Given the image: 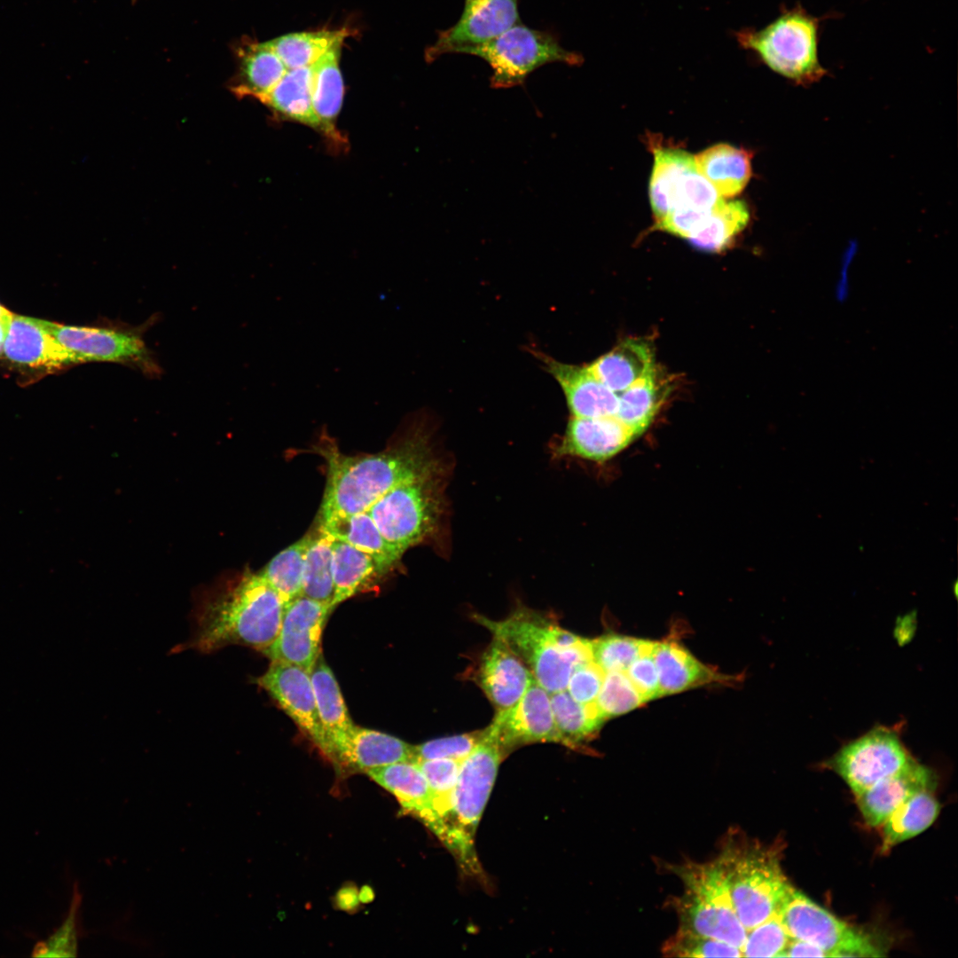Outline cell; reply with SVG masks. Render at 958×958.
Here are the masks:
<instances>
[{
  "label": "cell",
  "instance_id": "obj_22",
  "mask_svg": "<svg viewBox=\"0 0 958 958\" xmlns=\"http://www.w3.org/2000/svg\"><path fill=\"white\" fill-rule=\"evenodd\" d=\"M5 357L31 367L58 368L77 364L75 357L32 318L13 315L4 344Z\"/></svg>",
  "mask_w": 958,
  "mask_h": 958
},
{
  "label": "cell",
  "instance_id": "obj_10",
  "mask_svg": "<svg viewBox=\"0 0 958 958\" xmlns=\"http://www.w3.org/2000/svg\"><path fill=\"white\" fill-rule=\"evenodd\" d=\"M32 320L69 350L77 363H117L150 375L160 371L141 333L135 328L74 326L37 318Z\"/></svg>",
  "mask_w": 958,
  "mask_h": 958
},
{
  "label": "cell",
  "instance_id": "obj_12",
  "mask_svg": "<svg viewBox=\"0 0 958 958\" xmlns=\"http://www.w3.org/2000/svg\"><path fill=\"white\" fill-rule=\"evenodd\" d=\"M485 729L505 754L530 743L562 744L554 719L550 694L533 678L522 697L512 706L498 711Z\"/></svg>",
  "mask_w": 958,
  "mask_h": 958
},
{
  "label": "cell",
  "instance_id": "obj_34",
  "mask_svg": "<svg viewBox=\"0 0 958 958\" xmlns=\"http://www.w3.org/2000/svg\"><path fill=\"white\" fill-rule=\"evenodd\" d=\"M939 811L934 789L922 790L907 798L882 824L881 852H886L923 832L934 822Z\"/></svg>",
  "mask_w": 958,
  "mask_h": 958
},
{
  "label": "cell",
  "instance_id": "obj_27",
  "mask_svg": "<svg viewBox=\"0 0 958 958\" xmlns=\"http://www.w3.org/2000/svg\"><path fill=\"white\" fill-rule=\"evenodd\" d=\"M239 68L231 84L238 98L260 100L288 70L269 42H246L237 49Z\"/></svg>",
  "mask_w": 958,
  "mask_h": 958
},
{
  "label": "cell",
  "instance_id": "obj_43",
  "mask_svg": "<svg viewBox=\"0 0 958 958\" xmlns=\"http://www.w3.org/2000/svg\"><path fill=\"white\" fill-rule=\"evenodd\" d=\"M662 952L670 957H742L738 946L680 928L665 941Z\"/></svg>",
  "mask_w": 958,
  "mask_h": 958
},
{
  "label": "cell",
  "instance_id": "obj_7",
  "mask_svg": "<svg viewBox=\"0 0 958 958\" xmlns=\"http://www.w3.org/2000/svg\"><path fill=\"white\" fill-rule=\"evenodd\" d=\"M682 883L673 899L679 928L711 937L741 948L747 930L741 923L729 892L725 868L718 855L709 861L685 860L671 866Z\"/></svg>",
  "mask_w": 958,
  "mask_h": 958
},
{
  "label": "cell",
  "instance_id": "obj_15",
  "mask_svg": "<svg viewBox=\"0 0 958 958\" xmlns=\"http://www.w3.org/2000/svg\"><path fill=\"white\" fill-rule=\"evenodd\" d=\"M256 683L278 702L326 757L331 758V747L318 714L310 672L294 664L271 661Z\"/></svg>",
  "mask_w": 958,
  "mask_h": 958
},
{
  "label": "cell",
  "instance_id": "obj_40",
  "mask_svg": "<svg viewBox=\"0 0 958 958\" xmlns=\"http://www.w3.org/2000/svg\"><path fill=\"white\" fill-rule=\"evenodd\" d=\"M310 534L276 554L261 573L278 592L284 606L302 595V578Z\"/></svg>",
  "mask_w": 958,
  "mask_h": 958
},
{
  "label": "cell",
  "instance_id": "obj_46",
  "mask_svg": "<svg viewBox=\"0 0 958 958\" xmlns=\"http://www.w3.org/2000/svg\"><path fill=\"white\" fill-rule=\"evenodd\" d=\"M790 940L778 914L747 931L742 947L746 957H781Z\"/></svg>",
  "mask_w": 958,
  "mask_h": 958
},
{
  "label": "cell",
  "instance_id": "obj_51",
  "mask_svg": "<svg viewBox=\"0 0 958 958\" xmlns=\"http://www.w3.org/2000/svg\"><path fill=\"white\" fill-rule=\"evenodd\" d=\"M781 957H828L820 946L800 939L791 938Z\"/></svg>",
  "mask_w": 958,
  "mask_h": 958
},
{
  "label": "cell",
  "instance_id": "obj_2",
  "mask_svg": "<svg viewBox=\"0 0 958 958\" xmlns=\"http://www.w3.org/2000/svg\"><path fill=\"white\" fill-rule=\"evenodd\" d=\"M283 612L282 599L261 573L224 576L198 595L192 637L180 648L210 653L242 645L263 653L279 634Z\"/></svg>",
  "mask_w": 958,
  "mask_h": 958
},
{
  "label": "cell",
  "instance_id": "obj_8",
  "mask_svg": "<svg viewBox=\"0 0 958 958\" xmlns=\"http://www.w3.org/2000/svg\"><path fill=\"white\" fill-rule=\"evenodd\" d=\"M463 53L479 57L490 65L491 84L495 88L519 85L546 64L561 62L576 66L582 62L581 55L563 48L553 34L530 28L522 22Z\"/></svg>",
  "mask_w": 958,
  "mask_h": 958
},
{
  "label": "cell",
  "instance_id": "obj_26",
  "mask_svg": "<svg viewBox=\"0 0 958 958\" xmlns=\"http://www.w3.org/2000/svg\"><path fill=\"white\" fill-rule=\"evenodd\" d=\"M310 676L318 714L331 747V759L335 762L355 725L349 715L338 682L321 655Z\"/></svg>",
  "mask_w": 958,
  "mask_h": 958
},
{
  "label": "cell",
  "instance_id": "obj_21",
  "mask_svg": "<svg viewBox=\"0 0 958 958\" xmlns=\"http://www.w3.org/2000/svg\"><path fill=\"white\" fill-rule=\"evenodd\" d=\"M935 788L934 773L913 758L901 770L857 796L856 800L866 823L870 827H880L907 798Z\"/></svg>",
  "mask_w": 958,
  "mask_h": 958
},
{
  "label": "cell",
  "instance_id": "obj_41",
  "mask_svg": "<svg viewBox=\"0 0 958 958\" xmlns=\"http://www.w3.org/2000/svg\"><path fill=\"white\" fill-rule=\"evenodd\" d=\"M655 641L608 633L591 640L593 661L605 672H625L630 664Z\"/></svg>",
  "mask_w": 958,
  "mask_h": 958
},
{
  "label": "cell",
  "instance_id": "obj_48",
  "mask_svg": "<svg viewBox=\"0 0 958 958\" xmlns=\"http://www.w3.org/2000/svg\"><path fill=\"white\" fill-rule=\"evenodd\" d=\"M605 671L593 660L577 664L572 671L566 690L577 702L583 704L595 703Z\"/></svg>",
  "mask_w": 958,
  "mask_h": 958
},
{
  "label": "cell",
  "instance_id": "obj_20",
  "mask_svg": "<svg viewBox=\"0 0 958 958\" xmlns=\"http://www.w3.org/2000/svg\"><path fill=\"white\" fill-rule=\"evenodd\" d=\"M532 678L522 661L495 637L483 651L475 671L477 684L498 711L514 704Z\"/></svg>",
  "mask_w": 958,
  "mask_h": 958
},
{
  "label": "cell",
  "instance_id": "obj_36",
  "mask_svg": "<svg viewBox=\"0 0 958 958\" xmlns=\"http://www.w3.org/2000/svg\"><path fill=\"white\" fill-rule=\"evenodd\" d=\"M655 368L618 393L616 417L638 436L651 424L665 397Z\"/></svg>",
  "mask_w": 958,
  "mask_h": 958
},
{
  "label": "cell",
  "instance_id": "obj_11",
  "mask_svg": "<svg viewBox=\"0 0 958 958\" xmlns=\"http://www.w3.org/2000/svg\"><path fill=\"white\" fill-rule=\"evenodd\" d=\"M912 759L894 729L878 726L844 746L828 760V766L857 797Z\"/></svg>",
  "mask_w": 958,
  "mask_h": 958
},
{
  "label": "cell",
  "instance_id": "obj_18",
  "mask_svg": "<svg viewBox=\"0 0 958 958\" xmlns=\"http://www.w3.org/2000/svg\"><path fill=\"white\" fill-rule=\"evenodd\" d=\"M777 914L791 938L814 944L828 957L854 929L792 885Z\"/></svg>",
  "mask_w": 958,
  "mask_h": 958
},
{
  "label": "cell",
  "instance_id": "obj_24",
  "mask_svg": "<svg viewBox=\"0 0 958 958\" xmlns=\"http://www.w3.org/2000/svg\"><path fill=\"white\" fill-rule=\"evenodd\" d=\"M319 531L371 555L387 571L403 555L385 539L367 511L320 516Z\"/></svg>",
  "mask_w": 958,
  "mask_h": 958
},
{
  "label": "cell",
  "instance_id": "obj_4",
  "mask_svg": "<svg viewBox=\"0 0 958 958\" xmlns=\"http://www.w3.org/2000/svg\"><path fill=\"white\" fill-rule=\"evenodd\" d=\"M450 473L451 465L444 459L397 485L366 510L401 554L410 547L446 539Z\"/></svg>",
  "mask_w": 958,
  "mask_h": 958
},
{
  "label": "cell",
  "instance_id": "obj_23",
  "mask_svg": "<svg viewBox=\"0 0 958 958\" xmlns=\"http://www.w3.org/2000/svg\"><path fill=\"white\" fill-rule=\"evenodd\" d=\"M415 761L414 746L393 735L354 726L335 762L365 773L393 763Z\"/></svg>",
  "mask_w": 958,
  "mask_h": 958
},
{
  "label": "cell",
  "instance_id": "obj_19",
  "mask_svg": "<svg viewBox=\"0 0 958 958\" xmlns=\"http://www.w3.org/2000/svg\"><path fill=\"white\" fill-rule=\"evenodd\" d=\"M546 371L562 389L570 416H615L618 394L607 387L588 366L570 365L540 356Z\"/></svg>",
  "mask_w": 958,
  "mask_h": 958
},
{
  "label": "cell",
  "instance_id": "obj_53",
  "mask_svg": "<svg viewBox=\"0 0 958 958\" xmlns=\"http://www.w3.org/2000/svg\"><path fill=\"white\" fill-rule=\"evenodd\" d=\"M12 316L13 315L10 311H8L6 309L0 305V321L10 323Z\"/></svg>",
  "mask_w": 958,
  "mask_h": 958
},
{
  "label": "cell",
  "instance_id": "obj_45",
  "mask_svg": "<svg viewBox=\"0 0 958 958\" xmlns=\"http://www.w3.org/2000/svg\"><path fill=\"white\" fill-rule=\"evenodd\" d=\"M81 902V893L78 887L75 885L70 907L65 920L45 940L35 946L33 956L75 957L77 955Z\"/></svg>",
  "mask_w": 958,
  "mask_h": 958
},
{
  "label": "cell",
  "instance_id": "obj_38",
  "mask_svg": "<svg viewBox=\"0 0 958 958\" xmlns=\"http://www.w3.org/2000/svg\"><path fill=\"white\" fill-rule=\"evenodd\" d=\"M750 217V211L744 201L725 200L721 198L702 227L687 240L694 247L702 250H722L747 226Z\"/></svg>",
  "mask_w": 958,
  "mask_h": 958
},
{
  "label": "cell",
  "instance_id": "obj_14",
  "mask_svg": "<svg viewBox=\"0 0 958 958\" xmlns=\"http://www.w3.org/2000/svg\"><path fill=\"white\" fill-rule=\"evenodd\" d=\"M333 609L300 595L284 606L279 634L263 652L271 661L300 666L310 672L319 657L323 628Z\"/></svg>",
  "mask_w": 958,
  "mask_h": 958
},
{
  "label": "cell",
  "instance_id": "obj_3",
  "mask_svg": "<svg viewBox=\"0 0 958 958\" xmlns=\"http://www.w3.org/2000/svg\"><path fill=\"white\" fill-rule=\"evenodd\" d=\"M474 620L503 641L549 694L565 690L573 669L593 660L591 640L561 628L553 616L519 603L502 620Z\"/></svg>",
  "mask_w": 958,
  "mask_h": 958
},
{
  "label": "cell",
  "instance_id": "obj_16",
  "mask_svg": "<svg viewBox=\"0 0 958 958\" xmlns=\"http://www.w3.org/2000/svg\"><path fill=\"white\" fill-rule=\"evenodd\" d=\"M365 773L394 795L405 812L417 816L456 855L455 836L437 808L434 792L414 763H393L369 769Z\"/></svg>",
  "mask_w": 958,
  "mask_h": 958
},
{
  "label": "cell",
  "instance_id": "obj_5",
  "mask_svg": "<svg viewBox=\"0 0 958 958\" xmlns=\"http://www.w3.org/2000/svg\"><path fill=\"white\" fill-rule=\"evenodd\" d=\"M731 837L718 857L735 912L748 931L778 912L791 884L773 846Z\"/></svg>",
  "mask_w": 958,
  "mask_h": 958
},
{
  "label": "cell",
  "instance_id": "obj_37",
  "mask_svg": "<svg viewBox=\"0 0 958 958\" xmlns=\"http://www.w3.org/2000/svg\"><path fill=\"white\" fill-rule=\"evenodd\" d=\"M349 35L347 28L285 35L268 41L287 69L310 67Z\"/></svg>",
  "mask_w": 958,
  "mask_h": 958
},
{
  "label": "cell",
  "instance_id": "obj_33",
  "mask_svg": "<svg viewBox=\"0 0 958 958\" xmlns=\"http://www.w3.org/2000/svg\"><path fill=\"white\" fill-rule=\"evenodd\" d=\"M259 101L279 115L320 130L311 101L310 67L288 69Z\"/></svg>",
  "mask_w": 958,
  "mask_h": 958
},
{
  "label": "cell",
  "instance_id": "obj_52",
  "mask_svg": "<svg viewBox=\"0 0 958 958\" xmlns=\"http://www.w3.org/2000/svg\"><path fill=\"white\" fill-rule=\"evenodd\" d=\"M10 323L0 321V355L4 352V344L8 333Z\"/></svg>",
  "mask_w": 958,
  "mask_h": 958
},
{
  "label": "cell",
  "instance_id": "obj_17",
  "mask_svg": "<svg viewBox=\"0 0 958 958\" xmlns=\"http://www.w3.org/2000/svg\"><path fill=\"white\" fill-rule=\"evenodd\" d=\"M639 436L616 416L573 417L552 449L555 459L574 458L607 461L624 451Z\"/></svg>",
  "mask_w": 958,
  "mask_h": 958
},
{
  "label": "cell",
  "instance_id": "obj_54",
  "mask_svg": "<svg viewBox=\"0 0 958 958\" xmlns=\"http://www.w3.org/2000/svg\"><path fill=\"white\" fill-rule=\"evenodd\" d=\"M132 1H133V2H136L137 0H132Z\"/></svg>",
  "mask_w": 958,
  "mask_h": 958
},
{
  "label": "cell",
  "instance_id": "obj_39",
  "mask_svg": "<svg viewBox=\"0 0 958 958\" xmlns=\"http://www.w3.org/2000/svg\"><path fill=\"white\" fill-rule=\"evenodd\" d=\"M333 540L319 531L311 538L305 553L302 595L334 609V585L333 577Z\"/></svg>",
  "mask_w": 958,
  "mask_h": 958
},
{
  "label": "cell",
  "instance_id": "obj_47",
  "mask_svg": "<svg viewBox=\"0 0 958 958\" xmlns=\"http://www.w3.org/2000/svg\"><path fill=\"white\" fill-rule=\"evenodd\" d=\"M483 730L438 738L415 745L416 761L428 758L463 760L480 742ZM415 761V762H416Z\"/></svg>",
  "mask_w": 958,
  "mask_h": 958
},
{
  "label": "cell",
  "instance_id": "obj_42",
  "mask_svg": "<svg viewBox=\"0 0 958 958\" xmlns=\"http://www.w3.org/2000/svg\"><path fill=\"white\" fill-rule=\"evenodd\" d=\"M644 703L625 672H605L595 700L597 709L605 720L631 711Z\"/></svg>",
  "mask_w": 958,
  "mask_h": 958
},
{
  "label": "cell",
  "instance_id": "obj_31",
  "mask_svg": "<svg viewBox=\"0 0 958 958\" xmlns=\"http://www.w3.org/2000/svg\"><path fill=\"white\" fill-rule=\"evenodd\" d=\"M695 168V157L684 150L657 148L654 151L648 192L656 221L671 210L685 177Z\"/></svg>",
  "mask_w": 958,
  "mask_h": 958
},
{
  "label": "cell",
  "instance_id": "obj_50",
  "mask_svg": "<svg viewBox=\"0 0 958 958\" xmlns=\"http://www.w3.org/2000/svg\"><path fill=\"white\" fill-rule=\"evenodd\" d=\"M883 952L872 937L860 930L853 929L832 953L831 957H879L885 955Z\"/></svg>",
  "mask_w": 958,
  "mask_h": 958
},
{
  "label": "cell",
  "instance_id": "obj_44",
  "mask_svg": "<svg viewBox=\"0 0 958 958\" xmlns=\"http://www.w3.org/2000/svg\"><path fill=\"white\" fill-rule=\"evenodd\" d=\"M461 761L452 758H428L414 762L434 792L437 808L453 833L451 820L452 800Z\"/></svg>",
  "mask_w": 958,
  "mask_h": 958
},
{
  "label": "cell",
  "instance_id": "obj_29",
  "mask_svg": "<svg viewBox=\"0 0 958 958\" xmlns=\"http://www.w3.org/2000/svg\"><path fill=\"white\" fill-rule=\"evenodd\" d=\"M587 366L618 394L654 368L653 353L646 342L628 339Z\"/></svg>",
  "mask_w": 958,
  "mask_h": 958
},
{
  "label": "cell",
  "instance_id": "obj_6",
  "mask_svg": "<svg viewBox=\"0 0 958 958\" xmlns=\"http://www.w3.org/2000/svg\"><path fill=\"white\" fill-rule=\"evenodd\" d=\"M821 20L796 5L783 8L774 20L759 30L738 32L737 38L772 71L795 85L807 87L828 75L819 58Z\"/></svg>",
  "mask_w": 958,
  "mask_h": 958
},
{
  "label": "cell",
  "instance_id": "obj_1",
  "mask_svg": "<svg viewBox=\"0 0 958 958\" xmlns=\"http://www.w3.org/2000/svg\"><path fill=\"white\" fill-rule=\"evenodd\" d=\"M315 448L327 467L320 516L366 511L389 491L444 459L437 453L432 428L420 412L407 418L380 452L345 455L326 432Z\"/></svg>",
  "mask_w": 958,
  "mask_h": 958
},
{
  "label": "cell",
  "instance_id": "obj_9",
  "mask_svg": "<svg viewBox=\"0 0 958 958\" xmlns=\"http://www.w3.org/2000/svg\"><path fill=\"white\" fill-rule=\"evenodd\" d=\"M505 756L483 729L475 748L461 761L452 800V825L467 856L476 859L475 834Z\"/></svg>",
  "mask_w": 958,
  "mask_h": 958
},
{
  "label": "cell",
  "instance_id": "obj_13",
  "mask_svg": "<svg viewBox=\"0 0 958 958\" xmlns=\"http://www.w3.org/2000/svg\"><path fill=\"white\" fill-rule=\"evenodd\" d=\"M521 22L518 0H465L459 20L439 32L425 51L428 61L447 53H463L483 44Z\"/></svg>",
  "mask_w": 958,
  "mask_h": 958
},
{
  "label": "cell",
  "instance_id": "obj_28",
  "mask_svg": "<svg viewBox=\"0 0 958 958\" xmlns=\"http://www.w3.org/2000/svg\"><path fill=\"white\" fill-rule=\"evenodd\" d=\"M694 157L699 173L724 198L740 193L752 176L753 154L745 149L717 144Z\"/></svg>",
  "mask_w": 958,
  "mask_h": 958
},
{
  "label": "cell",
  "instance_id": "obj_49",
  "mask_svg": "<svg viewBox=\"0 0 958 958\" xmlns=\"http://www.w3.org/2000/svg\"><path fill=\"white\" fill-rule=\"evenodd\" d=\"M652 648L653 647L637 657L625 671L645 703L661 697L658 672Z\"/></svg>",
  "mask_w": 958,
  "mask_h": 958
},
{
  "label": "cell",
  "instance_id": "obj_30",
  "mask_svg": "<svg viewBox=\"0 0 958 958\" xmlns=\"http://www.w3.org/2000/svg\"><path fill=\"white\" fill-rule=\"evenodd\" d=\"M342 44H338L310 66L311 101L320 130L339 138L334 122L342 108L344 85L339 67Z\"/></svg>",
  "mask_w": 958,
  "mask_h": 958
},
{
  "label": "cell",
  "instance_id": "obj_25",
  "mask_svg": "<svg viewBox=\"0 0 958 958\" xmlns=\"http://www.w3.org/2000/svg\"><path fill=\"white\" fill-rule=\"evenodd\" d=\"M652 654L658 672L661 696L711 682L725 681L724 676L704 665L674 640L655 641Z\"/></svg>",
  "mask_w": 958,
  "mask_h": 958
},
{
  "label": "cell",
  "instance_id": "obj_32",
  "mask_svg": "<svg viewBox=\"0 0 958 958\" xmlns=\"http://www.w3.org/2000/svg\"><path fill=\"white\" fill-rule=\"evenodd\" d=\"M387 572L371 555L334 538V607L366 589Z\"/></svg>",
  "mask_w": 958,
  "mask_h": 958
},
{
  "label": "cell",
  "instance_id": "obj_35",
  "mask_svg": "<svg viewBox=\"0 0 958 958\" xmlns=\"http://www.w3.org/2000/svg\"><path fill=\"white\" fill-rule=\"evenodd\" d=\"M550 702L562 745L572 750H581V743L595 736L605 722L595 703H580L566 689L550 694Z\"/></svg>",
  "mask_w": 958,
  "mask_h": 958
}]
</instances>
